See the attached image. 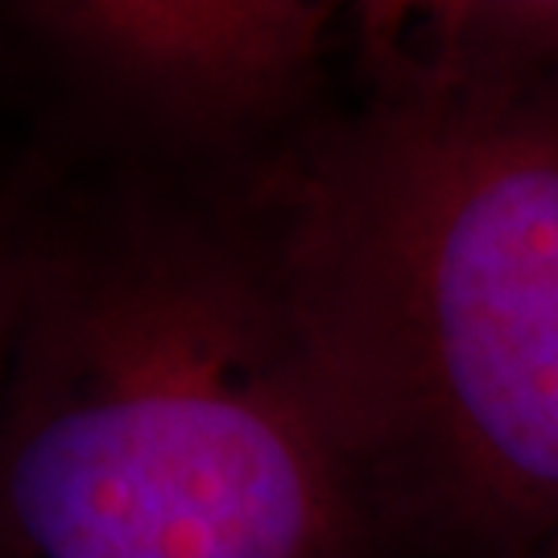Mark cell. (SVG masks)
<instances>
[{
	"mask_svg": "<svg viewBox=\"0 0 558 558\" xmlns=\"http://www.w3.org/2000/svg\"><path fill=\"white\" fill-rule=\"evenodd\" d=\"M373 555L240 161L38 203L0 380V558Z\"/></svg>",
	"mask_w": 558,
	"mask_h": 558,
	"instance_id": "obj_1",
	"label": "cell"
},
{
	"mask_svg": "<svg viewBox=\"0 0 558 558\" xmlns=\"http://www.w3.org/2000/svg\"><path fill=\"white\" fill-rule=\"evenodd\" d=\"M380 550L558 558V117L364 87L240 161Z\"/></svg>",
	"mask_w": 558,
	"mask_h": 558,
	"instance_id": "obj_2",
	"label": "cell"
},
{
	"mask_svg": "<svg viewBox=\"0 0 558 558\" xmlns=\"http://www.w3.org/2000/svg\"><path fill=\"white\" fill-rule=\"evenodd\" d=\"M0 21L166 161L232 166L306 120L343 17L323 0H21Z\"/></svg>",
	"mask_w": 558,
	"mask_h": 558,
	"instance_id": "obj_3",
	"label": "cell"
},
{
	"mask_svg": "<svg viewBox=\"0 0 558 558\" xmlns=\"http://www.w3.org/2000/svg\"><path fill=\"white\" fill-rule=\"evenodd\" d=\"M364 87L558 117V0L360 4Z\"/></svg>",
	"mask_w": 558,
	"mask_h": 558,
	"instance_id": "obj_4",
	"label": "cell"
},
{
	"mask_svg": "<svg viewBox=\"0 0 558 558\" xmlns=\"http://www.w3.org/2000/svg\"><path fill=\"white\" fill-rule=\"evenodd\" d=\"M38 203L41 199L25 191H0V380H4L9 343L17 327L21 294H25L34 232H38Z\"/></svg>",
	"mask_w": 558,
	"mask_h": 558,
	"instance_id": "obj_5",
	"label": "cell"
}]
</instances>
